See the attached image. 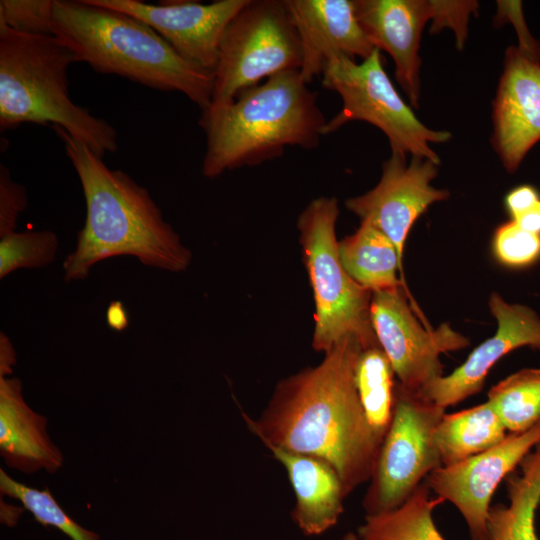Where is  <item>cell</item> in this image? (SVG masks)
<instances>
[{"mask_svg":"<svg viewBox=\"0 0 540 540\" xmlns=\"http://www.w3.org/2000/svg\"><path fill=\"white\" fill-rule=\"evenodd\" d=\"M59 248L50 230L14 231L0 237V279L19 269H41L53 263Z\"/></svg>","mask_w":540,"mask_h":540,"instance_id":"27","label":"cell"},{"mask_svg":"<svg viewBox=\"0 0 540 540\" xmlns=\"http://www.w3.org/2000/svg\"><path fill=\"white\" fill-rule=\"evenodd\" d=\"M445 410L396 384L392 421L362 500L366 515L398 508L442 466L434 432Z\"/></svg>","mask_w":540,"mask_h":540,"instance_id":"9","label":"cell"},{"mask_svg":"<svg viewBox=\"0 0 540 540\" xmlns=\"http://www.w3.org/2000/svg\"><path fill=\"white\" fill-rule=\"evenodd\" d=\"M322 86L342 99V107L327 121L324 135L350 121H365L387 136L391 150L440 164L431 144L447 142L451 133L432 130L416 117L387 75L379 49L359 63L343 56L332 59L322 73Z\"/></svg>","mask_w":540,"mask_h":540,"instance_id":"8","label":"cell"},{"mask_svg":"<svg viewBox=\"0 0 540 540\" xmlns=\"http://www.w3.org/2000/svg\"><path fill=\"white\" fill-rule=\"evenodd\" d=\"M0 491L18 500L35 520L54 527L71 540H100V536L74 521L57 503L48 488L36 489L12 479L0 469Z\"/></svg>","mask_w":540,"mask_h":540,"instance_id":"26","label":"cell"},{"mask_svg":"<svg viewBox=\"0 0 540 540\" xmlns=\"http://www.w3.org/2000/svg\"><path fill=\"white\" fill-rule=\"evenodd\" d=\"M354 6L369 41L390 54L398 84L410 104L418 107V52L424 26L432 19L431 0H354Z\"/></svg>","mask_w":540,"mask_h":540,"instance_id":"17","label":"cell"},{"mask_svg":"<svg viewBox=\"0 0 540 540\" xmlns=\"http://www.w3.org/2000/svg\"><path fill=\"white\" fill-rule=\"evenodd\" d=\"M493 147L510 173L540 140V51L510 46L493 102Z\"/></svg>","mask_w":540,"mask_h":540,"instance_id":"14","label":"cell"},{"mask_svg":"<svg viewBox=\"0 0 540 540\" xmlns=\"http://www.w3.org/2000/svg\"><path fill=\"white\" fill-rule=\"evenodd\" d=\"M497 320L496 333L477 346L467 359L419 393L446 409L481 391L490 369L505 355L521 347L540 350V317L530 307L506 302L497 292L489 299Z\"/></svg>","mask_w":540,"mask_h":540,"instance_id":"15","label":"cell"},{"mask_svg":"<svg viewBox=\"0 0 540 540\" xmlns=\"http://www.w3.org/2000/svg\"><path fill=\"white\" fill-rule=\"evenodd\" d=\"M364 347L356 338L336 344L316 366L278 382L261 414L243 418L267 447L310 455L338 474L346 497L369 482L383 439L371 428L357 386Z\"/></svg>","mask_w":540,"mask_h":540,"instance_id":"1","label":"cell"},{"mask_svg":"<svg viewBox=\"0 0 540 540\" xmlns=\"http://www.w3.org/2000/svg\"><path fill=\"white\" fill-rule=\"evenodd\" d=\"M512 221L522 229L540 235V206L521 214Z\"/></svg>","mask_w":540,"mask_h":540,"instance_id":"35","label":"cell"},{"mask_svg":"<svg viewBox=\"0 0 540 540\" xmlns=\"http://www.w3.org/2000/svg\"><path fill=\"white\" fill-rule=\"evenodd\" d=\"M338 215L337 199L322 196L312 200L297 221L315 300L312 346L324 353L346 338L358 339L364 349L380 346L370 316L372 292L349 276L339 257Z\"/></svg>","mask_w":540,"mask_h":540,"instance_id":"6","label":"cell"},{"mask_svg":"<svg viewBox=\"0 0 540 540\" xmlns=\"http://www.w3.org/2000/svg\"><path fill=\"white\" fill-rule=\"evenodd\" d=\"M326 123L317 94L299 70L278 73L231 103L201 113L199 126L206 136L202 174L213 179L259 165L280 157L287 146L317 148Z\"/></svg>","mask_w":540,"mask_h":540,"instance_id":"3","label":"cell"},{"mask_svg":"<svg viewBox=\"0 0 540 540\" xmlns=\"http://www.w3.org/2000/svg\"><path fill=\"white\" fill-rule=\"evenodd\" d=\"M72 51L54 35H30L0 23V129L51 124L102 157L118 149L116 129L70 97Z\"/></svg>","mask_w":540,"mask_h":540,"instance_id":"5","label":"cell"},{"mask_svg":"<svg viewBox=\"0 0 540 540\" xmlns=\"http://www.w3.org/2000/svg\"><path fill=\"white\" fill-rule=\"evenodd\" d=\"M342 540H360L359 537L357 536L356 532H347Z\"/></svg>","mask_w":540,"mask_h":540,"instance_id":"36","label":"cell"},{"mask_svg":"<svg viewBox=\"0 0 540 540\" xmlns=\"http://www.w3.org/2000/svg\"><path fill=\"white\" fill-rule=\"evenodd\" d=\"M28 207L27 189L12 179L8 168L0 165V237L16 231L19 216Z\"/></svg>","mask_w":540,"mask_h":540,"instance_id":"31","label":"cell"},{"mask_svg":"<svg viewBox=\"0 0 540 540\" xmlns=\"http://www.w3.org/2000/svg\"><path fill=\"white\" fill-rule=\"evenodd\" d=\"M507 434L500 417L486 401L445 413L434 432V441L442 466H449L496 446Z\"/></svg>","mask_w":540,"mask_h":540,"instance_id":"21","label":"cell"},{"mask_svg":"<svg viewBox=\"0 0 540 540\" xmlns=\"http://www.w3.org/2000/svg\"><path fill=\"white\" fill-rule=\"evenodd\" d=\"M301 50V78L322 75L336 57L366 59L376 49L362 29L354 0H285Z\"/></svg>","mask_w":540,"mask_h":540,"instance_id":"16","label":"cell"},{"mask_svg":"<svg viewBox=\"0 0 540 540\" xmlns=\"http://www.w3.org/2000/svg\"><path fill=\"white\" fill-rule=\"evenodd\" d=\"M506 480L508 504L491 506L488 540H540L536 513L540 505V442Z\"/></svg>","mask_w":540,"mask_h":540,"instance_id":"20","label":"cell"},{"mask_svg":"<svg viewBox=\"0 0 540 540\" xmlns=\"http://www.w3.org/2000/svg\"><path fill=\"white\" fill-rule=\"evenodd\" d=\"M16 363V354L9 337L0 333V376H8L13 373V366Z\"/></svg>","mask_w":540,"mask_h":540,"instance_id":"33","label":"cell"},{"mask_svg":"<svg viewBox=\"0 0 540 540\" xmlns=\"http://www.w3.org/2000/svg\"><path fill=\"white\" fill-rule=\"evenodd\" d=\"M107 323L111 328L118 331L126 328L128 318L126 310L121 302L114 301L110 303L107 310Z\"/></svg>","mask_w":540,"mask_h":540,"instance_id":"34","label":"cell"},{"mask_svg":"<svg viewBox=\"0 0 540 540\" xmlns=\"http://www.w3.org/2000/svg\"><path fill=\"white\" fill-rule=\"evenodd\" d=\"M431 493L424 481L398 508L365 515L357 536L360 540H445L433 519V510L442 501Z\"/></svg>","mask_w":540,"mask_h":540,"instance_id":"23","label":"cell"},{"mask_svg":"<svg viewBox=\"0 0 540 540\" xmlns=\"http://www.w3.org/2000/svg\"><path fill=\"white\" fill-rule=\"evenodd\" d=\"M341 263L349 276L373 292L393 289L401 259L392 241L379 229L361 222L357 231L338 243Z\"/></svg>","mask_w":540,"mask_h":540,"instance_id":"22","label":"cell"},{"mask_svg":"<svg viewBox=\"0 0 540 540\" xmlns=\"http://www.w3.org/2000/svg\"><path fill=\"white\" fill-rule=\"evenodd\" d=\"M53 35L102 74L184 94L202 112L212 101L214 73L183 58L144 22L90 0H54Z\"/></svg>","mask_w":540,"mask_h":540,"instance_id":"4","label":"cell"},{"mask_svg":"<svg viewBox=\"0 0 540 540\" xmlns=\"http://www.w3.org/2000/svg\"><path fill=\"white\" fill-rule=\"evenodd\" d=\"M395 373L381 346L364 349L356 366V386L366 418L384 439L395 404Z\"/></svg>","mask_w":540,"mask_h":540,"instance_id":"24","label":"cell"},{"mask_svg":"<svg viewBox=\"0 0 540 540\" xmlns=\"http://www.w3.org/2000/svg\"><path fill=\"white\" fill-rule=\"evenodd\" d=\"M46 426V418L26 403L21 380L0 376V453L6 465L24 473L61 468L63 455Z\"/></svg>","mask_w":540,"mask_h":540,"instance_id":"18","label":"cell"},{"mask_svg":"<svg viewBox=\"0 0 540 540\" xmlns=\"http://www.w3.org/2000/svg\"><path fill=\"white\" fill-rule=\"evenodd\" d=\"M144 22L164 38L183 58L214 73L222 34L248 0L163 1L90 0Z\"/></svg>","mask_w":540,"mask_h":540,"instance_id":"13","label":"cell"},{"mask_svg":"<svg viewBox=\"0 0 540 540\" xmlns=\"http://www.w3.org/2000/svg\"><path fill=\"white\" fill-rule=\"evenodd\" d=\"M301 65L300 40L285 0H248L222 34L209 108Z\"/></svg>","mask_w":540,"mask_h":540,"instance_id":"7","label":"cell"},{"mask_svg":"<svg viewBox=\"0 0 540 540\" xmlns=\"http://www.w3.org/2000/svg\"><path fill=\"white\" fill-rule=\"evenodd\" d=\"M372 326L398 383L420 392L443 375L441 355L469 346V340L448 323L423 326L412 311L403 284L372 293Z\"/></svg>","mask_w":540,"mask_h":540,"instance_id":"10","label":"cell"},{"mask_svg":"<svg viewBox=\"0 0 540 540\" xmlns=\"http://www.w3.org/2000/svg\"><path fill=\"white\" fill-rule=\"evenodd\" d=\"M53 129L76 171L86 205L75 249L63 261L65 281L84 280L98 262L117 256H133L155 269L185 271L192 253L149 191L126 172L110 169L64 129Z\"/></svg>","mask_w":540,"mask_h":540,"instance_id":"2","label":"cell"},{"mask_svg":"<svg viewBox=\"0 0 540 540\" xmlns=\"http://www.w3.org/2000/svg\"><path fill=\"white\" fill-rule=\"evenodd\" d=\"M505 206L511 220L540 206V194L530 185H521L512 189L505 198Z\"/></svg>","mask_w":540,"mask_h":540,"instance_id":"32","label":"cell"},{"mask_svg":"<svg viewBox=\"0 0 540 540\" xmlns=\"http://www.w3.org/2000/svg\"><path fill=\"white\" fill-rule=\"evenodd\" d=\"M54 0H1L0 23L30 35H53Z\"/></svg>","mask_w":540,"mask_h":540,"instance_id":"29","label":"cell"},{"mask_svg":"<svg viewBox=\"0 0 540 540\" xmlns=\"http://www.w3.org/2000/svg\"><path fill=\"white\" fill-rule=\"evenodd\" d=\"M540 442V424L522 433H508L496 446L431 472L426 483L442 502L462 515L471 540H488L487 521L497 487Z\"/></svg>","mask_w":540,"mask_h":540,"instance_id":"11","label":"cell"},{"mask_svg":"<svg viewBox=\"0 0 540 540\" xmlns=\"http://www.w3.org/2000/svg\"><path fill=\"white\" fill-rule=\"evenodd\" d=\"M492 244L498 262L509 268H526L540 259V235L522 229L512 220L496 229Z\"/></svg>","mask_w":540,"mask_h":540,"instance_id":"28","label":"cell"},{"mask_svg":"<svg viewBox=\"0 0 540 540\" xmlns=\"http://www.w3.org/2000/svg\"><path fill=\"white\" fill-rule=\"evenodd\" d=\"M438 164L391 150L382 164L379 183L363 195L345 202L348 210L361 222H367L383 232L395 245L402 260L407 235L417 218L433 203L445 200L449 192L431 185L437 176Z\"/></svg>","mask_w":540,"mask_h":540,"instance_id":"12","label":"cell"},{"mask_svg":"<svg viewBox=\"0 0 540 540\" xmlns=\"http://www.w3.org/2000/svg\"><path fill=\"white\" fill-rule=\"evenodd\" d=\"M284 467L295 495L293 522L306 536H318L334 527L344 512L346 498L336 471L325 461L293 451L269 447Z\"/></svg>","mask_w":540,"mask_h":540,"instance_id":"19","label":"cell"},{"mask_svg":"<svg viewBox=\"0 0 540 540\" xmlns=\"http://www.w3.org/2000/svg\"><path fill=\"white\" fill-rule=\"evenodd\" d=\"M487 396L508 433L526 432L540 424V368L509 375Z\"/></svg>","mask_w":540,"mask_h":540,"instance_id":"25","label":"cell"},{"mask_svg":"<svg viewBox=\"0 0 540 540\" xmlns=\"http://www.w3.org/2000/svg\"><path fill=\"white\" fill-rule=\"evenodd\" d=\"M432 2V32L443 28L453 30L456 36V45L463 48L467 37V24L472 13L478 10L476 1H441Z\"/></svg>","mask_w":540,"mask_h":540,"instance_id":"30","label":"cell"}]
</instances>
